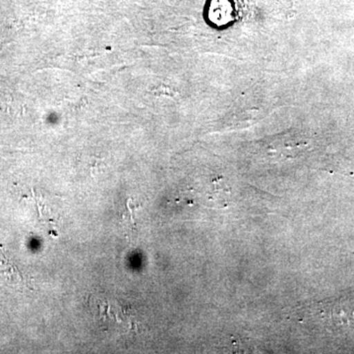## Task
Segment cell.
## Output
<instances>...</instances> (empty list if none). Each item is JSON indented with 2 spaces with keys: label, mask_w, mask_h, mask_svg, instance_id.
Wrapping results in <instances>:
<instances>
[]
</instances>
